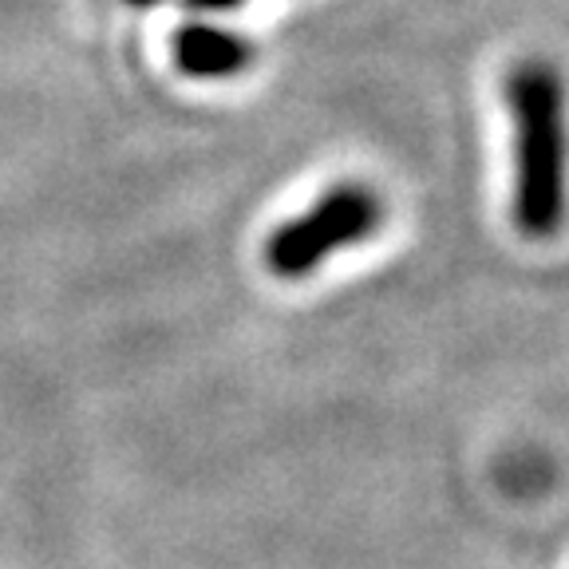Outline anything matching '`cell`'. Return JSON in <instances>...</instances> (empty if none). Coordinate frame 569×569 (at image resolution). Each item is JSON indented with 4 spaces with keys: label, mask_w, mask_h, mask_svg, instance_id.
Wrapping results in <instances>:
<instances>
[{
    "label": "cell",
    "mask_w": 569,
    "mask_h": 569,
    "mask_svg": "<svg viewBox=\"0 0 569 569\" xmlns=\"http://www.w3.org/2000/svg\"><path fill=\"white\" fill-rule=\"evenodd\" d=\"M515 116V218L530 238L561 222V88L542 63H522L507 83Z\"/></svg>",
    "instance_id": "obj_1"
},
{
    "label": "cell",
    "mask_w": 569,
    "mask_h": 569,
    "mask_svg": "<svg viewBox=\"0 0 569 569\" xmlns=\"http://www.w3.org/2000/svg\"><path fill=\"white\" fill-rule=\"evenodd\" d=\"M380 222L383 206L368 187H360V182L332 187L317 206H309L301 218L281 226L266 241V266L284 281H293V277H305L317 266H325L337 249L372 238Z\"/></svg>",
    "instance_id": "obj_2"
},
{
    "label": "cell",
    "mask_w": 569,
    "mask_h": 569,
    "mask_svg": "<svg viewBox=\"0 0 569 569\" xmlns=\"http://www.w3.org/2000/svg\"><path fill=\"white\" fill-rule=\"evenodd\" d=\"M253 60V48L241 36L210 24H182L174 32V63L190 80H226Z\"/></svg>",
    "instance_id": "obj_3"
},
{
    "label": "cell",
    "mask_w": 569,
    "mask_h": 569,
    "mask_svg": "<svg viewBox=\"0 0 569 569\" xmlns=\"http://www.w3.org/2000/svg\"><path fill=\"white\" fill-rule=\"evenodd\" d=\"M194 9H210V12H222V9H238L241 0H190Z\"/></svg>",
    "instance_id": "obj_4"
},
{
    "label": "cell",
    "mask_w": 569,
    "mask_h": 569,
    "mask_svg": "<svg viewBox=\"0 0 569 569\" xmlns=\"http://www.w3.org/2000/svg\"><path fill=\"white\" fill-rule=\"evenodd\" d=\"M127 4H139V9H142V4H154V0H127Z\"/></svg>",
    "instance_id": "obj_5"
}]
</instances>
